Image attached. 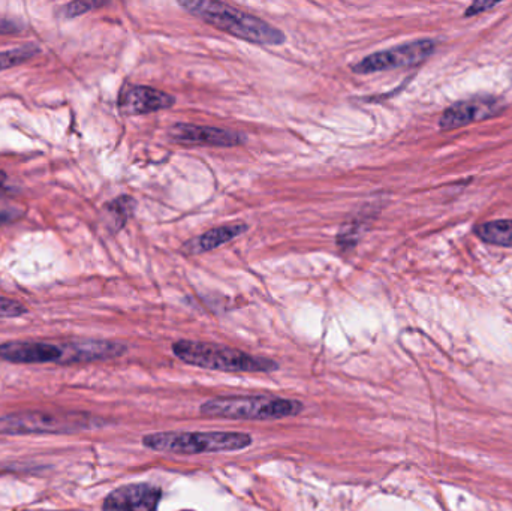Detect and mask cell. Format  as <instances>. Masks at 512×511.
<instances>
[{"label":"cell","mask_w":512,"mask_h":511,"mask_svg":"<svg viewBox=\"0 0 512 511\" xmlns=\"http://www.w3.org/2000/svg\"><path fill=\"white\" fill-rule=\"evenodd\" d=\"M179 5L209 23L210 26L251 44L282 45L286 42V36L282 30L227 3L192 0V2H180Z\"/></svg>","instance_id":"obj_1"},{"label":"cell","mask_w":512,"mask_h":511,"mask_svg":"<svg viewBox=\"0 0 512 511\" xmlns=\"http://www.w3.org/2000/svg\"><path fill=\"white\" fill-rule=\"evenodd\" d=\"M174 354L182 362L198 368L222 372H274L279 365L264 357H255L236 348L210 342L179 341L173 345Z\"/></svg>","instance_id":"obj_2"},{"label":"cell","mask_w":512,"mask_h":511,"mask_svg":"<svg viewBox=\"0 0 512 511\" xmlns=\"http://www.w3.org/2000/svg\"><path fill=\"white\" fill-rule=\"evenodd\" d=\"M143 444L156 452L203 455L248 449L252 437L243 432H159L146 435Z\"/></svg>","instance_id":"obj_3"},{"label":"cell","mask_w":512,"mask_h":511,"mask_svg":"<svg viewBox=\"0 0 512 511\" xmlns=\"http://www.w3.org/2000/svg\"><path fill=\"white\" fill-rule=\"evenodd\" d=\"M298 401L273 396H225L201 405L204 416L230 420H276L298 416L303 411Z\"/></svg>","instance_id":"obj_4"},{"label":"cell","mask_w":512,"mask_h":511,"mask_svg":"<svg viewBox=\"0 0 512 511\" xmlns=\"http://www.w3.org/2000/svg\"><path fill=\"white\" fill-rule=\"evenodd\" d=\"M95 420L81 414H15L0 417V434H65L90 428Z\"/></svg>","instance_id":"obj_5"},{"label":"cell","mask_w":512,"mask_h":511,"mask_svg":"<svg viewBox=\"0 0 512 511\" xmlns=\"http://www.w3.org/2000/svg\"><path fill=\"white\" fill-rule=\"evenodd\" d=\"M436 44L432 39L408 42L390 50L378 51L364 57L360 62L351 65L355 74H373V72L390 71L423 63L435 53Z\"/></svg>","instance_id":"obj_6"},{"label":"cell","mask_w":512,"mask_h":511,"mask_svg":"<svg viewBox=\"0 0 512 511\" xmlns=\"http://www.w3.org/2000/svg\"><path fill=\"white\" fill-rule=\"evenodd\" d=\"M170 138L183 146L234 147L245 143L246 137L239 132L212 126L177 123L170 129Z\"/></svg>","instance_id":"obj_7"},{"label":"cell","mask_w":512,"mask_h":511,"mask_svg":"<svg viewBox=\"0 0 512 511\" xmlns=\"http://www.w3.org/2000/svg\"><path fill=\"white\" fill-rule=\"evenodd\" d=\"M499 110H501V104L498 99L490 98V96L460 101L445 110L439 120V128L444 131L462 128V126L495 116Z\"/></svg>","instance_id":"obj_8"},{"label":"cell","mask_w":512,"mask_h":511,"mask_svg":"<svg viewBox=\"0 0 512 511\" xmlns=\"http://www.w3.org/2000/svg\"><path fill=\"white\" fill-rule=\"evenodd\" d=\"M176 104V98L149 86H129L119 98V108L126 116L156 113Z\"/></svg>","instance_id":"obj_9"},{"label":"cell","mask_w":512,"mask_h":511,"mask_svg":"<svg viewBox=\"0 0 512 511\" xmlns=\"http://www.w3.org/2000/svg\"><path fill=\"white\" fill-rule=\"evenodd\" d=\"M162 491L152 485H128L116 489L104 501V511H156Z\"/></svg>","instance_id":"obj_10"},{"label":"cell","mask_w":512,"mask_h":511,"mask_svg":"<svg viewBox=\"0 0 512 511\" xmlns=\"http://www.w3.org/2000/svg\"><path fill=\"white\" fill-rule=\"evenodd\" d=\"M65 351L47 342H6L0 345V359L21 365L63 362Z\"/></svg>","instance_id":"obj_11"},{"label":"cell","mask_w":512,"mask_h":511,"mask_svg":"<svg viewBox=\"0 0 512 511\" xmlns=\"http://www.w3.org/2000/svg\"><path fill=\"white\" fill-rule=\"evenodd\" d=\"M63 351H65L63 362L87 363L120 357L126 353V347L110 341H81L65 345Z\"/></svg>","instance_id":"obj_12"},{"label":"cell","mask_w":512,"mask_h":511,"mask_svg":"<svg viewBox=\"0 0 512 511\" xmlns=\"http://www.w3.org/2000/svg\"><path fill=\"white\" fill-rule=\"evenodd\" d=\"M246 224H233L225 225V227H216L213 230L206 231V233L198 236L197 239L189 240L183 251L188 255L203 254V252H210L219 246L227 245L231 240L237 239L243 233L248 231Z\"/></svg>","instance_id":"obj_13"},{"label":"cell","mask_w":512,"mask_h":511,"mask_svg":"<svg viewBox=\"0 0 512 511\" xmlns=\"http://www.w3.org/2000/svg\"><path fill=\"white\" fill-rule=\"evenodd\" d=\"M477 234L490 245L512 248V219H499L478 225Z\"/></svg>","instance_id":"obj_14"},{"label":"cell","mask_w":512,"mask_h":511,"mask_svg":"<svg viewBox=\"0 0 512 511\" xmlns=\"http://www.w3.org/2000/svg\"><path fill=\"white\" fill-rule=\"evenodd\" d=\"M135 206H137V203H135L134 198L128 197V195H122V197L110 201L104 207L108 227L113 231L122 230L128 219L131 218L132 213H134Z\"/></svg>","instance_id":"obj_15"},{"label":"cell","mask_w":512,"mask_h":511,"mask_svg":"<svg viewBox=\"0 0 512 511\" xmlns=\"http://www.w3.org/2000/svg\"><path fill=\"white\" fill-rule=\"evenodd\" d=\"M38 53L39 48L36 45H23V47L12 48V50L0 51V72L27 62Z\"/></svg>","instance_id":"obj_16"},{"label":"cell","mask_w":512,"mask_h":511,"mask_svg":"<svg viewBox=\"0 0 512 511\" xmlns=\"http://www.w3.org/2000/svg\"><path fill=\"white\" fill-rule=\"evenodd\" d=\"M105 3L99 2H71L66 3L65 6L59 9L60 17L66 18H77L80 15L87 14V12L93 11V9L101 8Z\"/></svg>","instance_id":"obj_17"},{"label":"cell","mask_w":512,"mask_h":511,"mask_svg":"<svg viewBox=\"0 0 512 511\" xmlns=\"http://www.w3.org/2000/svg\"><path fill=\"white\" fill-rule=\"evenodd\" d=\"M26 306L21 305L17 300L0 297V320L2 318H17L26 314Z\"/></svg>","instance_id":"obj_18"},{"label":"cell","mask_w":512,"mask_h":511,"mask_svg":"<svg viewBox=\"0 0 512 511\" xmlns=\"http://www.w3.org/2000/svg\"><path fill=\"white\" fill-rule=\"evenodd\" d=\"M498 5L499 3L483 2V0H478V2L472 3V5L466 9L465 17H472V15L481 14V12L489 11V9H493Z\"/></svg>","instance_id":"obj_19"},{"label":"cell","mask_w":512,"mask_h":511,"mask_svg":"<svg viewBox=\"0 0 512 511\" xmlns=\"http://www.w3.org/2000/svg\"><path fill=\"white\" fill-rule=\"evenodd\" d=\"M21 26L17 21L9 18H0V35H9V33L20 32Z\"/></svg>","instance_id":"obj_20"},{"label":"cell","mask_w":512,"mask_h":511,"mask_svg":"<svg viewBox=\"0 0 512 511\" xmlns=\"http://www.w3.org/2000/svg\"><path fill=\"white\" fill-rule=\"evenodd\" d=\"M12 221V213L11 212H3L0 213V227L2 225L9 224Z\"/></svg>","instance_id":"obj_21"},{"label":"cell","mask_w":512,"mask_h":511,"mask_svg":"<svg viewBox=\"0 0 512 511\" xmlns=\"http://www.w3.org/2000/svg\"><path fill=\"white\" fill-rule=\"evenodd\" d=\"M6 182V173H3V171H0V188H2L3 185H5Z\"/></svg>","instance_id":"obj_22"}]
</instances>
